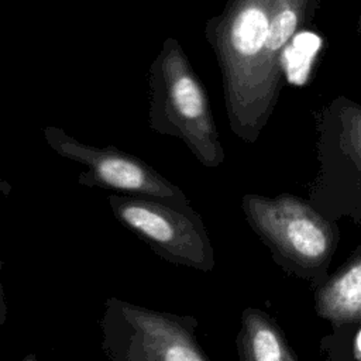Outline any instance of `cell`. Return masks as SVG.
<instances>
[{
    "label": "cell",
    "mask_w": 361,
    "mask_h": 361,
    "mask_svg": "<svg viewBox=\"0 0 361 361\" xmlns=\"http://www.w3.org/2000/svg\"><path fill=\"white\" fill-rule=\"evenodd\" d=\"M235 344L240 361H299L275 319L258 307L243 310Z\"/></svg>",
    "instance_id": "8"
},
{
    "label": "cell",
    "mask_w": 361,
    "mask_h": 361,
    "mask_svg": "<svg viewBox=\"0 0 361 361\" xmlns=\"http://www.w3.org/2000/svg\"><path fill=\"white\" fill-rule=\"evenodd\" d=\"M322 140L353 161L361 173V104L347 96L331 100L322 111Z\"/></svg>",
    "instance_id": "10"
},
{
    "label": "cell",
    "mask_w": 361,
    "mask_h": 361,
    "mask_svg": "<svg viewBox=\"0 0 361 361\" xmlns=\"http://www.w3.org/2000/svg\"><path fill=\"white\" fill-rule=\"evenodd\" d=\"M109 204L117 221L162 259L203 272L214 269L206 226L189 200L113 193Z\"/></svg>",
    "instance_id": "5"
},
{
    "label": "cell",
    "mask_w": 361,
    "mask_h": 361,
    "mask_svg": "<svg viewBox=\"0 0 361 361\" xmlns=\"http://www.w3.org/2000/svg\"><path fill=\"white\" fill-rule=\"evenodd\" d=\"M109 361H210L196 338L197 319L109 298L99 322Z\"/></svg>",
    "instance_id": "4"
},
{
    "label": "cell",
    "mask_w": 361,
    "mask_h": 361,
    "mask_svg": "<svg viewBox=\"0 0 361 361\" xmlns=\"http://www.w3.org/2000/svg\"><path fill=\"white\" fill-rule=\"evenodd\" d=\"M357 34L361 38V11H360V17H358V23H357Z\"/></svg>",
    "instance_id": "13"
},
{
    "label": "cell",
    "mask_w": 361,
    "mask_h": 361,
    "mask_svg": "<svg viewBox=\"0 0 361 361\" xmlns=\"http://www.w3.org/2000/svg\"><path fill=\"white\" fill-rule=\"evenodd\" d=\"M241 209L257 237L285 271L312 278L329 264L336 247L330 221L309 202L290 193L274 197L247 193Z\"/></svg>",
    "instance_id": "3"
},
{
    "label": "cell",
    "mask_w": 361,
    "mask_h": 361,
    "mask_svg": "<svg viewBox=\"0 0 361 361\" xmlns=\"http://www.w3.org/2000/svg\"><path fill=\"white\" fill-rule=\"evenodd\" d=\"M316 312L331 323L361 320V257L348 261L316 292Z\"/></svg>",
    "instance_id": "9"
},
{
    "label": "cell",
    "mask_w": 361,
    "mask_h": 361,
    "mask_svg": "<svg viewBox=\"0 0 361 361\" xmlns=\"http://www.w3.org/2000/svg\"><path fill=\"white\" fill-rule=\"evenodd\" d=\"M274 1L227 0L223 11L203 28L220 68L230 128L244 142L258 140L276 106L262 71Z\"/></svg>",
    "instance_id": "1"
},
{
    "label": "cell",
    "mask_w": 361,
    "mask_h": 361,
    "mask_svg": "<svg viewBox=\"0 0 361 361\" xmlns=\"http://www.w3.org/2000/svg\"><path fill=\"white\" fill-rule=\"evenodd\" d=\"M320 0H275L262 56L267 90L276 103L282 87V56L293 35L314 17Z\"/></svg>",
    "instance_id": "7"
},
{
    "label": "cell",
    "mask_w": 361,
    "mask_h": 361,
    "mask_svg": "<svg viewBox=\"0 0 361 361\" xmlns=\"http://www.w3.org/2000/svg\"><path fill=\"white\" fill-rule=\"evenodd\" d=\"M148 127L179 138L207 168L226 159L206 87L182 44L166 37L148 71Z\"/></svg>",
    "instance_id": "2"
},
{
    "label": "cell",
    "mask_w": 361,
    "mask_h": 361,
    "mask_svg": "<svg viewBox=\"0 0 361 361\" xmlns=\"http://www.w3.org/2000/svg\"><path fill=\"white\" fill-rule=\"evenodd\" d=\"M42 134L58 155L87 168L78 178L82 186L113 189L127 195L189 200L179 186L133 154L113 145L100 148L85 144L55 126L44 127Z\"/></svg>",
    "instance_id": "6"
},
{
    "label": "cell",
    "mask_w": 361,
    "mask_h": 361,
    "mask_svg": "<svg viewBox=\"0 0 361 361\" xmlns=\"http://www.w3.org/2000/svg\"><path fill=\"white\" fill-rule=\"evenodd\" d=\"M21 361H39V360L37 358L35 354H28V355H25Z\"/></svg>",
    "instance_id": "12"
},
{
    "label": "cell",
    "mask_w": 361,
    "mask_h": 361,
    "mask_svg": "<svg viewBox=\"0 0 361 361\" xmlns=\"http://www.w3.org/2000/svg\"><path fill=\"white\" fill-rule=\"evenodd\" d=\"M357 355L361 360V333H360V336L357 338Z\"/></svg>",
    "instance_id": "11"
}]
</instances>
